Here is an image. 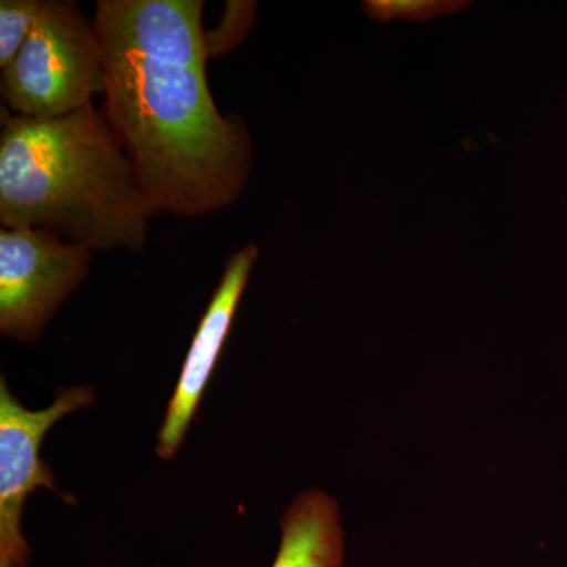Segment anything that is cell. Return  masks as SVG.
Returning <instances> with one entry per match:
<instances>
[{"label": "cell", "mask_w": 567, "mask_h": 567, "mask_svg": "<svg viewBox=\"0 0 567 567\" xmlns=\"http://www.w3.org/2000/svg\"><path fill=\"white\" fill-rule=\"evenodd\" d=\"M3 96L14 115L62 117L104 92L102 50L93 21L73 2H41L20 54L3 70Z\"/></svg>", "instance_id": "3957f363"}, {"label": "cell", "mask_w": 567, "mask_h": 567, "mask_svg": "<svg viewBox=\"0 0 567 567\" xmlns=\"http://www.w3.org/2000/svg\"><path fill=\"white\" fill-rule=\"evenodd\" d=\"M203 0H100L103 115L153 210L210 215L245 192L252 144L208 87Z\"/></svg>", "instance_id": "6da1fadb"}, {"label": "cell", "mask_w": 567, "mask_h": 567, "mask_svg": "<svg viewBox=\"0 0 567 567\" xmlns=\"http://www.w3.org/2000/svg\"><path fill=\"white\" fill-rule=\"evenodd\" d=\"M0 567H13V566L7 565V563H0Z\"/></svg>", "instance_id": "8fae6325"}, {"label": "cell", "mask_w": 567, "mask_h": 567, "mask_svg": "<svg viewBox=\"0 0 567 567\" xmlns=\"http://www.w3.org/2000/svg\"><path fill=\"white\" fill-rule=\"evenodd\" d=\"M281 528L271 567H342L344 532L331 496L317 488L303 492L284 514Z\"/></svg>", "instance_id": "52a82bcc"}, {"label": "cell", "mask_w": 567, "mask_h": 567, "mask_svg": "<svg viewBox=\"0 0 567 567\" xmlns=\"http://www.w3.org/2000/svg\"><path fill=\"white\" fill-rule=\"evenodd\" d=\"M92 251L40 229L0 230V333L37 341L87 276Z\"/></svg>", "instance_id": "277c9868"}, {"label": "cell", "mask_w": 567, "mask_h": 567, "mask_svg": "<svg viewBox=\"0 0 567 567\" xmlns=\"http://www.w3.org/2000/svg\"><path fill=\"white\" fill-rule=\"evenodd\" d=\"M87 386L59 391L54 404L40 412L24 409L0 377V563L25 567L31 558L21 533L22 507L39 487L59 492L50 466L40 458L48 431L69 413L95 401Z\"/></svg>", "instance_id": "5b68a950"}, {"label": "cell", "mask_w": 567, "mask_h": 567, "mask_svg": "<svg viewBox=\"0 0 567 567\" xmlns=\"http://www.w3.org/2000/svg\"><path fill=\"white\" fill-rule=\"evenodd\" d=\"M155 213L110 123L93 106L62 117L9 114L0 136V223L91 251H141Z\"/></svg>", "instance_id": "7a4b0ae2"}, {"label": "cell", "mask_w": 567, "mask_h": 567, "mask_svg": "<svg viewBox=\"0 0 567 567\" xmlns=\"http://www.w3.org/2000/svg\"><path fill=\"white\" fill-rule=\"evenodd\" d=\"M41 10L40 0L0 2V69L14 61L29 40Z\"/></svg>", "instance_id": "ba28073f"}, {"label": "cell", "mask_w": 567, "mask_h": 567, "mask_svg": "<svg viewBox=\"0 0 567 567\" xmlns=\"http://www.w3.org/2000/svg\"><path fill=\"white\" fill-rule=\"evenodd\" d=\"M256 2L229 0L219 24L210 32H205L207 58H219L237 48L248 35L254 18H256Z\"/></svg>", "instance_id": "30bf717a"}, {"label": "cell", "mask_w": 567, "mask_h": 567, "mask_svg": "<svg viewBox=\"0 0 567 567\" xmlns=\"http://www.w3.org/2000/svg\"><path fill=\"white\" fill-rule=\"evenodd\" d=\"M257 257V246L246 245L230 257L224 268L221 282L213 293L210 305L194 334L181 379L159 429L156 453L163 461H171L177 454L199 409L200 398L233 327L235 312L248 286Z\"/></svg>", "instance_id": "8992f818"}, {"label": "cell", "mask_w": 567, "mask_h": 567, "mask_svg": "<svg viewBox=\"0 0 567 567\" xmlns=\"http://www.w3.org/2000/svg\"><path fill=\"white\" fill-rule=\"evenodd\" d=\"M472 6L461 0H365L363 10L371 20L427 22Z\"/></svg>", "instance_id": "9c48e42d"}]
</instances>
